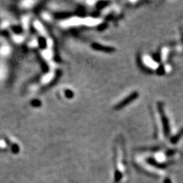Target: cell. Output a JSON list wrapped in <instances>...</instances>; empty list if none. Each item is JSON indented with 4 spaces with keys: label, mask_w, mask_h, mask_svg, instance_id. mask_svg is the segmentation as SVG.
<instances>
[{
    "label": "cell",
    "mask_w": 183,
    "mask_h": 183,
    "mask_svg": "<svg viewBox=\"0 0 183 183\" xmlns=\"http://www.w3.org/2000/svg\"><path fill=\"white\" fill-rule=\"evenodd\" d=\"M162 124H163L164 127V130H165L166 135L169 133V124H168V120H167L166 117H165V114H164V113L162 111Z\"/></svg>",
    "instance_id": "1"
},
{
    "label": "cell",
    "mask_w": 183,
    "mask_h": 183,
    "mask_svg": "<svg viewBox=\"0 0 183 183\" xmlns=\"http://www.w3.org/2000/svg\"><path fill=\"white\" fill-rule=\"evenodd\" d=\"M182 133H183V130H181V131L179 132V133H178V135H176V136H175V137H173V138H172V141L173 142V143H175V142L178 141V140L180 138V137H181V135H182Z\"/></svg>",
    "instance_id": "2"
},
{
    "label": "cell",
    "mask_w": 183,
    "mask_h": 183,
    "mask_svg": "<svg viewBox=\"0 0 183 183\" xmlns=\"http://www.w3.org/2000/svg\"><path fill=\"white\" fill-rule=\"evenodd\" d=\"M121 177H122V175L120 173V172H116V173H115V178H114V181H115V182H118V181L120 180V178H121Z\"/></svg>",
    "instance_id": "3"
},
{
    "label": "cell",
    "mask_w": 183,
    "mask_h": 183,
    "mask_svg": "<svg viewBox=\"0 0 183 183\" xmlns=\"http://www.w3.org/2000/svg\"><path fill=\"white\" fill-rule=\"evenodd\" d=\"M164 183H171V181L169 179V178H167V179L165 180V181H164Z\"/></svg>",
    "instance_id": "4"
}]
</instances>
